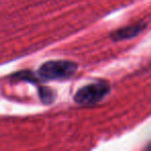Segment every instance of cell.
<instances>
[{"mask_svg": "<svg viewBox=\"0 0 151 151\" xmlns=\"http://www.w3.org/2000/svg\"><path fill=\"white\" fill-rule=\"evenodd\" d=\"M110 93V86L107 83L99 82L85 85L76 92L73 99L79 105H94L101 101Z\"/></svg>", "mask_w": 151, "mask_h": 151, "instance_id": "cell-2", "label": "cell"}, {"mask_svg": "<svg viewBox=\"0 0 151 151\" xmlns=\"http://www.w3.org/2000/svg\"><path fill=\"white\" fill-rule=\"evenodd\" d=\"M78 69L77 63L69 60H51L42 63L37 75L44 80H63L75 75Z\"/></svg>", "mask_w": 151, "mask_h": 151, "instance_id": "cell-1", "label": "cell"}, {"mask_svg": "<svg viewBox=\"0 0 151 151\" xmlns=\"http://www.w3.org/2000/svg\"><path fill=\"white\" fill-rule=\"evenodd\" d=\"M145 151H151V145H150V146H148V147H147V148H146V150H145Z\"/></svg>", "mask_w": 151, "mask_h": 151, "instance_id": "cell-5", "label": "cell"}, {"mask_svg": "<svg viewBox=\"0 0 151 151\" xmlns=\"http://www.w3.org/2000/svg\"><path fill=\"white\" fill-rule=\"evenodd\" d=\"M145 27H146V25L144 23H136L128 26H124V27L116 30L112 34V38L114 40H119V42L120 40H130V38L139 35L145 29Z\"/></svg>", "mask_w": 151, "mask_h": 151, "instance_id": "cell-3", "label": "cell"}, {"mask_svg": "<svg viewBox=\"0 0 151 151\" xmlns=\"http://www.w3.org/2000/svg\"><path fill=\"white\" fill-rule=\"evenodd\" d=\"M40 97L45 104H51L54 101V91L51 90L50 88L47 87H42L40 88Z\"/></svg>", "mask_w": 151, "mask_h": 151, "instance_id": "cell-4", "label": "cell"}]
</instances>
